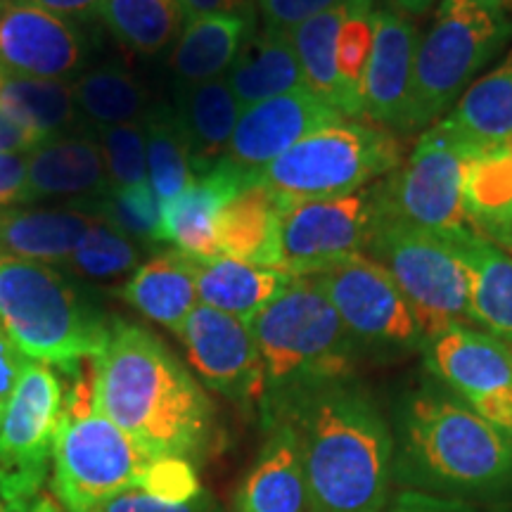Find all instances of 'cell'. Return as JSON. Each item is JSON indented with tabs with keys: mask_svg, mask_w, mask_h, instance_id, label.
<instances>
[{
	"mask_svg": "<svg viewBox=\"0 0 512 512\" xmlns=\"http://www.w3.org/2000/svg\"><path fill=\"white\" fill-rule=\"evenodd\" d=\"M254 34V15H211L188 19L181 38L166 57L176 91L219 79Z\"/></svg>",
	"mask_w": 512,
	"mask_h": 512,
	"instance_id": "cell-24",
	"label": "cell"
},
{
	"mask_svg": "<svg viewBox=\"0 0 512 512\" xmlns=\"http://www.w3.org/2000/svg\"><path fill=\"white\" fill-rule=\"evenodd\" d=\"M238 512H309L299 439L287 420L268 425V439L242 484Z\"/></svg>",
	"mask_w": 512,
	"mask_h": 512,
	"instance_id": "cell-23",
	"label": "cell"
},
{
	"mask_svg": "<svg viewBox=\"0 0 512 512\" xmlns=\"http://www.w3.org/2000/svg\"><path fill=\"white\" fill-rule=\"evenodd\" d=\"M401 166V145L387 128L339 121L294 143L261 171V183L290 202L342 197Z\"/></svg>",
	"mask_w": 512,
	"mask_h": 512,
	"instance_id": "cell-7",
	"label": "cell"
},
{
	"mask_svg": "<svg viewBox=\"0 0 512 512\" xmlns=\"http://www.w3.org/2000/svg\"><path fill=\"white\" fill-rule=\"evenodd\" d=\"M403 451L425 482L444 489L484 491L512 479V432L439 389L408 401Z\"/></svg>",
	"mask_w": 512,
	"mask_h": 512,
	"instance_id": "cell-6",
	"label": "cell"
},
{
	"mask_svg": "<svg viewBox=\"0 0 512 512\" xmlns=\"http://www.w3.org/2000/svg\"><path fill=\"white\" fill-rule=\"evenodd\" d=\"M176 337L188 351L192 370L209 389L242 406L264 401V361L247 323L197 304Z\"/></svg>",
	"mask_w": 512,
	"mask_h": 512,
	"instance_id": "cell-15",
	"label": "cell"
},
{
	"mask_svg": "<svg viewBox=\"0 0 512 512\" xmlns=\"http://www.w3.org/2000/svg\"><path fill=\"white\" fill-rule=\"evenodd\" d=\"M31 5L53 12V15L62 19H91L98 17L100 5L105 0H27Z\"/></svg>",
	"mask_w": 512,
	"mask_h": 512,
	"instance_id": "cell-48",
	"label": "cell"
},
{
	"mask_svg": "<svg viewBox=\"0 0 512 512\" xmlns=\"http://www.w3.org/2000/svg\"><path fill=\"white\" fill-rule=\"evenodd\" d=\"M226 81L242 110L256 102L306 88L290 36H273L266 31L247 38L235 62L230 64Z\"/></svg>",
	"mask_w": 512,
	"mask_h": 512,
	"instance_id": "cell-30",
	"label": "cell"
},
{
	"mask_svg": "<svg viewBox=\"0 0 512 512\" xmlns=\"http://www.w3.org/2000/svg\"><path fill=\"white\" fill-rule=\"evenodd\" d=\"M477 152L444 119L427 128L408 162L396 166L387 181L375 188L377 219L439 235L465 230L463 174Z\"/></svg>",
	"mask_w": 512,
	"mask_h": 512,
	"instance_id": "cell-10",
	"label": "cell"
},
{
	"mask_svg": "<svg viewBox=\"0 0 512 512\" xmlns=\"http://www.w3.org/2000/svg\"><path fill=\"white\" fill-rule=\"evenodd\" d=\"M0 512H8V503L3 501V496H0Z\"/></svg>",
	"mask_w": 512,
	"mask_h": 512,
	"instance_id": "cell-53",
	"label": "cell"
},
{
	"mask_svg": "<svg viewBox=\"0 0 512 512\" xmlns=\"http://www.w3.org/2000/svg\"><path fill=\"white\" fill-rule=\"evenodd\" d=\"M112 190L95 133L48 138L27 155V195L34 200H64L95 207Z\"/></svg>",
	"mask_w": 512,
	"mask_h": 512,
	"instance_id": "cell-19",
	"label": "cell"
},
{
	"mask_svg": "<svg viewBox=\"0 0 512 512\" xmlns=\"http://www.w3.org/2000/svg\"><path fill=\"white\" fill-rule=\"evenodd\" d=\"M112 325L55 266L0 256V328L29 361L67 370L98 358Z\"/></svg>",
	"mask_w": 512,
	"mask_h": 512,
	"instance_id": "cell-4",
	"label": "cell"
},
{
	"mask_svg": "<svg viewBox=\"0 0 512 512\" xmlns=\"http://www.w3.org/2000/svg\"><path fill=\"white\" fill-rule=\"evenodd\" d=\"M46 140L48 138L43 133L24 126L22 121L0 110V155H29Z\"/></svg>",
	"mask_w": 512,
	"mask_h": 512,
	"instance_id": "cell-45",
	"label": "cell"
},
{
	"mask_svg": "<svg viewBox=\"0 0 512 512\" xmlns=\"http://www.w3.org/2000/svg\"><path fill=\"white\" fill-rule=\"evenodd\" d=\"M62 373L72 382L64 387L53 448V491L64 510L79 512L124 489H140L157 458L98 408V358H83Z\"/></svg>",
	"mask_w": 512,
	"mask_h": 512,
	"instance_id": "cell-5",
	"label": "cell"
},
{
	"mask_svg": "<svg viewBox=\"0 0 512 512\" xmlns=\"http://www.w3.org/2000/svg\"><path fill=\"white\" fill-rule=\"evenodd\" d=\"M415 50L418 31L411 19L375 8V41L363 83V112L375 124L411 131Z\"/></svg>",
	"mask_w": 512,
	"mask_h": 512,
	"instance_id": "cell-18",
	"label": "cell"
},
{
	"mask_svg": "<svg viewBox=\"0 0 512 512\" xmlns=\"http://www.w3.org/2000/svg\"><path fill=\"white\" fill-rule=\"evenodd\" d=\"M29 358L17 349L8 332L0 328V420H3L5 408L12 399L19 377H22L24 368H27Z\"/></svg>",
	"mask_w": 512,
	"mask_h": 512,
	"instance_id": "cell-44",
	"label": "cell"
},
{
	"mask_svg": "<svg viewBox=\"0 0 512 512\" xmlns=\"http://www.w3.org/2000/svg\"><path fill=\"white\" fill-rule=\"evenodd\" d=\"M384 8L399 12V15H422L434 5V0H382Z\"/></svg>",
	"mask_w": 512,
	"mask_h": 512,
	"instance_id": "cell-50",
	"label": "cell"
},
{
	"mask_svg": "<svg viewBox=\"0 0 512 512\" xmlns=\"http://www.w3.org/2000/svg\"><path fill=\"white\" fill-rule=\"evenodd\" d=\"M98 17L121 46L143 57L174 48L188 24L181 0H105Z\"/></svg>",
	"mask_w": 512,
	"mask_h": 512,
	"instance_id": "cell-34",
	"label": "cell"
},
{
	"mask_svg": "<svg viewBox=\"0 0 512 512\" xmlns=\"http://www.w3.org/2000/svg\"><path fill=\"white\" fill-rule=\"evenodd\" d=\"M427 368L472 411L512 432V349L465 323L427 337Z\"/></svg>",
	"mask_w": 512,
	"mask_h": 512,
	"instance_id": "cell-14",
	"label": "cell"
},
{
	"mask_svg": "<svg viewBox=\"0 0 512 512\" xmlns=\"http://www.w3.org/2000/svg\"><path fill=\"white\" fill-rule=\"evenodd\" d=\"M150 185L162 204L176 200L195 181L188 143L174 114V105L157 102L143 119Z\"/></svg>",
	"mask_w": 512,
	"mask_h": 512,
	"instance_id": "cell-36",
	"label": "cell"
},
{
	"mask_svg": "<svg viewBox=\"0 0 512 512\" xmlns=\"http://www.w3.org/2000/svg\"><path fill=\"white\" fill-rule=\"evenodd\" d=\"M292 275L216 254L197 259V299L249 325L256 313L292 283Z\"/></svg>",
	"mask_w": 512,
	"mask_h": 512,
	"instance_id": "cell-27",
	"label": "cell"
},
{
	"mask_svg": "<svg viewBox=\"0 0 512 512\" xmlns=\"http://www.w3.org/2000/svg\"><path fill=\"white\" fill-rule=\"evenodd\" d=\"M444 121L475 150L512 140V50L494 72L470 83Z\"/></svg>",
	"mask_w": 512,
	"mask_h": 512,
	"instance_id": "cell-33",
	"label": "cell"
},
{
	"mask_svg": "<svg viewBox=\"0 0 512 512\" xmlns=\"http://www.w3.org/2000/svg\"><path fill=\"white\" fill-rule=\"evenodd\" d=\"M88 57L86 36L27 0L0 3V69L8 76L74 81Z\"/></svg>",
	"mask_w": 512,
	"mask_h": 512,
	"instance_id": "cell-16",
	"label": "cell"
},
{
	"mask_svg": "<svg viewBox=\"0 0 512 512\" xmlns=\"http://www.w3.org/2000/svg\"><path fill=\"white\" fill-rule=\"evenodd\" d=\"M72 91L81 119L91 131L140 124L157 105L143 79L121 67H95L72 81Z\"/></svg>",
	"mask_w": 512,
	"mask_h": 512,
	"instance_id": "cell-32",
	"label": "cell"
},
{
	"mask_svg": "<svg viewBox=\"0 0 512 512\" xmlns=\"http://www.w3.org/2000/svg\"><path fill=\"white\" fill-rule=\"evenodd\" d=\"M0 3H3V0H0Z\"/></svg>",
	"mask_w": 512,
	"mask_h": 512,
	"instance_id": "cell-54",
	"label": "cell"
},
{
	"mask_svg": "<svg viewBox=\"0 0 512 512\" xmlns=\"http://www.w3.org/2000/svg\"><path fill=\"white\" fill-rule=\"evenodd\" d=\"M290 204L287 197L266 183L249 185L219 211V252L247 264L280 271V223Z\"/></svg>",
	"mask_w": 512,
	"mask_h": 512,
	"instance_id": "cell-22",
	"label": "cell"
},
{
	"mask_svg": "<svg viewBox=\"0 0 512 512\" xmlns=\"http://www.w3.org/2000/svg\"><path fill=\"white\" fill-rule=\"evenodd\" d=\"M508 0H441L439 12L446 10H456V8H465V5H482V8H494V10H503Z\"/></svg>",
	"mask_w": 512,
	"mask_h": 512,
	"instance_id": "cell-51",
	"label": "cell"
},
{
	"mask_svg": "<svg viewBox=\"0 0 512 512\" xmlns=\"http://www.w3.org/2000/svg\"><path fill=\"white\" fill-rule=\"evenodd\" d=\"M102 157H105L107 178L112 188H126L147 181L145 128L140 124H124L95 131Z\"/></svg>",
	"mask_w": 512,
	"mask_h": 512,
	"instance_id": "cell-40",
	"label": "cell"
},
{
	"mask_svg": "<svg viewBox=\"0 0 512 512\" xmlns=\"http://www.w3.org/2000/svg\"><path fill=\"white\" fill-rule=\"evenodd\" d=\"M29 204L27 155H0V209Z\"/></svg>",
	"mask_w": 512,
	"mask_h": 512,
	"instance_id": "cell-43",
	"label": "cell"
},
{
	"mask_svg": "<svg viewBox=\"0 0 512 512\" xmlns=\"http://www.w3.org/2000/svg\"><path fill=\"white\" fill-rule=\"evenodd\" d=\"M264 361V418L320 384L354 377L358 342L313 278H294L249 320Z\"/></svg>",
	"mask_w": 512,
	"mask_h": 512,
	"instance_id": "cell-3",
	"label": "cell"
},
{
	"mask_svg": "<svg viewBox=\"0 0 512 512\" xmlns=\"http://www.w3.org/2000/svg\"><path fill=\"white\" fill-rule=\"evenodd\" d=\"M164 204L150 181L112 188L95 207V214L117 226L121 233L143 247L164 245Z\"/></svg>",
	"mask_w": 512,
	"mask_h": 512,
	"instance_id": "cell-38",
	"label": "cell"
},
{
	"mask_svg": "<svg viewBox=\"0 0 512 512\" xmlns=\"http://www.w3.org/2000/svg\"><path fill=\"white\" fill-rule=\"evenodd\" d=\"M0 110L46 138L93 133L76 107L72 81L8 76L0 95Z\"/></svg>",
	"mask_w": 512,
	"mask_h": 512,
	"instance_id": "cell-35",
	"label": "cell"
},
{
	"mask_svg": "<svg viewBox=\"0 0 512 512\" xmlns=\"http://www.w3.org/2000/svg\"><path fill=\"white\" fill-rule=\"evenodd\" d=\"M347 325L358 347L418 349L425 344L411 306L394 278L373 259L354 256L330 271L313 275Z\"/></svg>",
	"mask_w": 512,
	"mask_h": 512,
	"instance_id": "cell-13",
	"label": "cell"
},
{
	"mask_svg": "<svg viewBox=\"0 0 512 512\" xmlns=\"http://www.w3.org/2000/svg\"><path fill=\"white\" fill-rule=\"evenodd\" d=\"M98 408L155 458L202 456L214 408L178 356L140 325L114 320L98 356Z\"/></svg>",
	"mask_w": 512,
	"mask_h": 512,
	"instance_id": "cell-2",
	"label": "cell"
},
{
	"mask_svg": "<svg viewBox=\"0 0 512 512\" xmlns=\"http://www.w3.org/2000/svg\"><path fill=\"white\" fill-rule=\"evenodd\" d=\"M349 5L351 0H344L328 12H320L309 22L299 24L290 34V43L302 67L304 86L330 107H335L339 114H344V119H361L363 112L344 91L337 69V36Z\"/></svg>",
	"mask_w": 512,
	"mask_h": 512,
	"instance_id": "cell-31",
	"label": "cell"
},
{
	"mask_svg": "<svg viewBox=\"0 0 512 512\" xmlns=\"http://www.w3.org/2000/svg\"><path fill=\"white\" fill-rule=\"evenodd\" d=\"M64 384L46 363L29 361L0 420V496L8 505L41 494L62 420Z\"/></svg>",
	"mask_w": 512,
	"mask_h": 512,
	"instance_id": "cell-11",
	"label": "cell"
},
{
	"mask_svg": "<svg viewBox=\"0 0 512 512\" xmlns=\"http://www.w3.org/2000/svg\"><path fill=\"white\" fill-rule=\"evenodd\" d=\"M380 512H470V508L465 503L451 501V498L444 496L408 491V494L396 496L394 501H387Z\"/></svg>",
	"mask_w": 512,
	"mask_h": 512,
	"instance_id": "cell-46",
	"label": "cell"
},
{
	"mask_svg": "<svg viewBox=\"0 0 512 512\" xmlns=\"http://www.w3.org/2000/svg\"><path fill=\"white\" fill-rule=\"evenodd\" d=\"M95 216L79 207L17 204L0 209V256L64 266Z\"/></svg>",
	"mask_w": 512,
	"mask_h": 512,
	"instance_id": "cell-21",
	"label": "cell"
},
{
	"mask_svg": "<svg viewBox=\"0 0 512 512\" xmlns=\"http://www.w3.org/2000/svg\"><path fill=\"white\" fill-rule=\"evenodd\" d=\"M377 223L375 188L292 202L280 223V271L313 278L368 249Z\"/></svg>",
	"mask_w": 512,
	"mask_h": 512,
	"instance_id": "cell-12",
	"label": "cell"
},
{
	"mask_svg": "<svg viewBox=\"0 0 512 512\" xmlns=\"http://www.w3.org/2000/svg\"><path fill=\"white\" fill-rule=\"evenodd\" d=\"M259 174H249L240 166L230 164L226 157L209 171L195 176L176 200L166 202L162 209L164 242H171L178 252L209 259L221 254L216 245V219L219 211L240 195L249 185L259 183Z\"/></svg>",
	"mask_w": 512,
	"mask_h": 512,
	"instance_id": "cell-20",
	"label": "cell"
},
{
	"mask_svg": "<svg viewBox=\"0 0 512 512\" xmlns=\"http://www.w3.org/2000/svg\"><path fill=\"white\" fill-rule=\"evenodd\" d=\"M5 83H8V74H5L3 69H0V95H3V88H5Z\"/></svg>",
	"mask_w": 512,
	"mask_h": 512,
	"instance_id": "cell-52",
	"label": "cell"
},
{
	"mask_svg": "<svg viewBox=\"0 0 512 512\" xmlns=\"http://www.w3.org/2000/svg\"><path fill=\"white\" fill-rule=\"evenodd\" d=\"M261 15V31L273 36H290L299 24L320 12H328L344 0H254Z\"/></svg>",
	"mask_w": 512,
	"mask_h": 512,
	"instance_id": "cell-41",
	"label": "cell"
},
{
	"mask_svg": "<svg viewBox=\"0 0 512 512\" xmlns=\"http://www.w3.org/2000/svg\"><path fill=\"white\" fill-rule=\"evenodd\" d=\"M174 114L188 143L195 176L209 171L226 157L230 138L240 119V102L230 91L226 76L176 91Z\"/></svg>",
	"mask_w": 512,
	"mask_h": 512,
	"instance_id": "cell-25",
	"label": "cell"
},
{
	"mask_svg": "<svg viewBox=\"0 0 512 512\" xmlns=\"http://www.w3.org/2000/svg\"><path fill=\"white\" fill-rule=\"evenodd\" d=\"M138 264L140 245L98 214L64 268L86 283L110 285L136 273Z\"/></svg>",
	"mask_w": 512,
	"mask_h": 512,
	"instance_id": "cell-37",
	"label": "cell"
},
{
	"mask_svg": "<svg viewBox=\"0 0 512 512\" xmlns=\"http://www.w3.org/2000/svg\"><path fill=\"white\" fill-rule=\"evenodd\" d=\"M275 420L297 432L309 512H380L387 505L394 439L354 377L299 394L266 427Z\"/></svg>",
	"mask_w": 512,
	"mask_h": 512,
	"instance_id": "cell-1",
	"label": "cell"
},
{
	"mask_svg": "<svg viewBox=\"0 0 512 512\" xmlns=\"http://www.w3.org/2000/svg\"><path fill=\"white\" fill-rule=\"evenodd\" d=\"M339 121H344V114L313 95L309 88L256 102L240 112L226 159L242 171L261 176V171L294 143Z\"/></svg>",
	"mask_w": 512,
	"mask_h": 512,
	"instance_id": "cell-17",
	"label": "cell"
},
{
	"mask_svg": "<svg viewBox=\"0 0 512 512\" xmlns=\"http://www.w3.org/2000/svg\"><path fill=\"white\" fill-rule=\"evenodd\" d=\"M8 512H64L60 505H57L48 494H36L27 498V501L8 505Z\"/></svg>",
	"mask_w": 512,
	"mask_h": 512,
	"instance_id": "cell-49",
	"label": "cell"
},
{
	"mask_svg": "<svg viewBox=\"0 0 512 512\" xmlns=\"http://www.w3.org/2000/svg\"><path fill=\"white\" fill-rule=\"evenodd\" d=\"M510 36L512 17L505 10L465 5L439 12L437 24L415 50L411 131L432 124L460 100Z\"/></svg>",
	"mask_w": 512,
	"mask_h": 512,
	"instance_id": "cell-9",
	"label": "cell"
},
{
	"mask_svg": "<svg viewBox=\"0 0 512 512\" xmlns=\"http://www.w3.org/2000/svg\"><path fill=\"white\" fill-rule=\"evenodd\" d=\"M119 297L145 318L176 335L197 302V259L178 249L164 252L138 268L121 285Z\"/></svg>",
	"mask_w": 512,
	"mask_h": 512,
	"instance_id": "cell-26",
	"label": "cell"
},
{
	"mask_svg": "<svg viewBox=\"0 0 512 512\" xmlns=\"http://www.w3.org/2000/svg\"><path fill=\"white\" fill-rule=\"evenodd\" d=\"M368 252L399 285L425 339L472 320V278L448 235L377 219Z\"/></svg>",
	"mask_w": 512,
	"mask_h": 512,
	"instance_id": "cell-8",
	"label": "cell"
},
{
	"mask_svg": "<svg viewBox=\"0 0 512 512\" xmlns=\"http://www.w3.org/2000/svg\"><path fill=\"white\" fill-rule=\"evenodd\" d=\"M463 202L479 238L512 249V140L470 157L463 174Z\"/></svg>",
	"mask_w": 512,
	"mask_h": 512,
	"instance_id": "cell-28",
	"label": "cell"
},
{
	"mask_svg": "<svg viewBox=\"0 0 512 512\" xmlns=\"http://www.w3.org/2000/svg\"><path fill=\"white\" fill-rule=\"evenodd\" d=\"M472 278V320L491 335L512 342V259L475 230L448 233Z\"/></svg>",
	"mask_w": 512,
	"mask_h": 512,
	"instance_id": "cell-29",
	"label": "cell"
},
{
	"mask_svg": "<svg viewBox=\"0 0 512 512\" xmlns=\"http://www.w3.org/2000/svg\"><path fill=\"white\" fill-rule=\"evenodd\" d=\"M188 19L211 15H254V0H181Z\"/></svg>",
	"mask_w": 512,
	"mask_h": 512,
	"instance_id": "cell-47",
	"label": "cell"
},
{
	"mask_svg": "<svg viewBox=\"0 0 512 512\" xmlns=\"http://www.w3.org/2000/svg\"><path fill=\"white\" fill-rule=\"evenodd\" d=\"M375 41V0H351L337 36V69L344 91L363 112V83ZM366 117V112H363Z\"/></svg>",
	"mask_w": 512,
	"mask_h": 512,
	"instance_id": "cell-39",
	"label": "cell"
},
{
	"mask_svg": "<svg viewBox=\"0 0 512 512\" xmlns=\"http://www.w3.org/2000/svg\"><path fill=\"white\" fill-rule=\"evenodd\" d=\"M79 512H211V508L202 494L192 501H169L145 489H124Z\"/></svg>",
	"mask_w": 512,
	"mask_h": 512,
	"instance_id": "cell-42",
	"label": "cell"
}]
</instances>
